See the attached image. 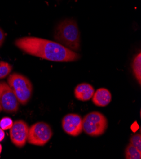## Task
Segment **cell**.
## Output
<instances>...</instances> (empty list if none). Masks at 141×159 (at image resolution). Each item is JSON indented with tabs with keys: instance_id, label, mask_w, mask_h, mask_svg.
<instances>
[{
	"instance_id": "obj_11",
	"label": "cell",
	"mask_w": 141,
	"mask_h": 159,
	"mask_svg": "<svg viewBox=\"0 0 141 159\" xmlns=\"http://www.w3.org/2000/svg\"><path fill=\"white\" fill-rule=\"evenodd\" d=\"M133 74L139 84L141 83V53L137 54L132 63Z\"/></svg>"
},
{
	"instance_id": "obj_3",
	"label": "cell",
	"mask_w": 141,
	"mask_h": 159,
	"mask_svg": "<svg viewBox=\"0 0 141 159\" xmlns=\"http://www.w3.org/2000/svg\"><path fill=\"white\" fill-rule=\"evenodd\" d=\"M7 83L13 90L19 103L26 105L32 97L33 86L25 75L19 74H11L7 79Z\"/></svg>"
},
{
	"instance_id": "obj_16",
	"label": "cell",
	"mask_w": 141,
	"mask_h": 159,
	"mask_svg": "<svg viewBox=\"0 0 141 159\" xmlns=\"http://www.w3.org/2000/svg\"><path fill=\"white\" fill-rule=\"evenodd\" d=\"M5 39V35L3 29L2 28H0V47H1Z\"/></svg>"
},
{
	"instance_id": "obj_6",
	"label": "cell",
	"mask_w": 141,
	"mask_h": 159,
	"mask_svg": "<svg viewBox=\"0 0 141 159\" xmlns=\"http://www.w3.org/2000/svg\"><path fill=\"white\" fill-rule=\"evenodd\" d=\"M19 102L8 84L0 82V105L6 113H16L19 108Z\"/></svg>"
},
{
	"instance_id": "obj_8",
	"label": "cell",
	"mask_w": 141,
	"mask_h": 159,
	"mask_svg": "<svg viewBox=\"0 0 141 159\" xmlns=\"http://www.w3.org/2000/svg\"><path fill=\"white\" fill-rule=\"evenodd\" d=\"M62 128L70 136H79L82 131V119L76 114H67L62 120Z\"/></svg>"
},
{
	"instance_id": "obj_19",
	"label": "cell",
	"mask_w": 141,
	"mask_h": 159,
	"mask_svg": "<svg viewBox=\"0 0 141 159\" xmlns=\"http://www.w3.org/2000/svg\"><path fill=\"white\" fill-rule=\"evenodd\" d=\"M2 110V107H1V105H0V112H1V111Z\"/></svg>"
},
{
	"instance_id": "obj_17",
	"label": "cell",
	"mask_w": 141,
	"mask_h": 159,
	"mask_svg": "<svg viewBox=\"0 0 141 159\" xmlns=\"http://www.w3.org/2000/svg\"><path fill=\"white\" fill-rule=\"evenodd\" d=\"M5 134L2 128H0V142L3 140V139L5 138Z\"/></svg>"
},
{
	"instance_id": "obj_7",
	"label": "cell",
	"mask_w": 141,
	"mask_h": 159,
	"mask_svg": "<svg viewBox=\"0 0 141 159\" xmlns=\"http://www.w3.org/2000/svg\"><path fill=\"white\" fill-rule=\"evenodd\" d=\"M29 128L28 124L22 120H16L13 122L10 129V139L13 145L19 148H22L25 145Z\"/></svg>"
},
{
	"instance_id": "obj_5",
	"label": "cell",
	"mask_w": 141,
	"mask_h": 159,
	"mask_svg": "<svg viewBox=\"0 0 141 159\" xmlns=\"http://www.w3.org/2000/svg\"><path fill=\"white\" fill-rule=\"evenodd\" d=\"M53 136L50 125L44 122H38L29 127L27 141L29 144L44 146Z\"/></svg>"
},
{
	"instance_id": "obj_10",
	"label": "cell",
	"mask_w": 141,
	"mask_h": 159,
	"mask_svg": "<svg viewBox=\"0 0 141 159\" xmlns=\"http://www.w3.org/2000/svg\"><path fill=\"white\" fill-rule=\"evenodd\" d=\"M95 89L88 83H81L77 85L74 90L75 98L82 102H86L92 98Z\"/></svg>"
},
{
	"instance_id": "obj_4",
	"label": "cell",
	"mask_w": 141,
	"mask_h": 159,
	"mask_svg": "<svg viewBox=\"0 0 141 159\" xmlns=\"http://www.w3.org/2000/svg\"><path fill=\"white\" fill-rule=\"evenodd\" d=\"M108 128L106 117L99 112H92L82 119V131L90 136L103 134Z\"/></svg>"
},
{
	"instance_id": "obj_1",
	"label": "cell",
	"mask_w": 141,
	"mask_h": 159,
	"mask_svg": "<svg viewBox=\"0 0 141 159\" xmlns=\"http://www.w3.org/2000/svg\"><path fill=\"white\" fill-rule=\"evenodd\" d=\"M16 46L24 53L55 62H70L77 60L80 55L65 46L48 39L25 36L15 41Z\"/></svg>"
},
{
	"instance_id": "obj_12",
	"label": "cell",
	"mask_w": 141,
	"mask_h": 159,
	"mask_svg": "<svg viewBox=\"0 0 141 159\" xmlns=\"http://www.w3.org/2000/svg\"><path fill=\"white\" fill-rule=\"evenodd\" d=\"M125 157L127 159H140L141 151L130 143L125 148Z\"/></svg>"
},
{
	"instance_id": "obj_9",
	"label": "cell",
	"mask_w": 141,
	"mask_h": 159,
	"mask_svg": "<svg viewBox=\"0 0 141 159\" xmlns=\"http://www.w3.org/2000/svg\"><path fill=\"white\" fill-rule=\"evenodd\" d=\"M112 99V94L108 89L101 88L95 91L92 97V102L98 107H104L111 102Z\"/></svg>"
},
{
	"instance_id": "obj_18",
	"label": "cell",
	"mask_w": 141,
	"mask_h": 159,
	"mask_svg": "<svg viewBox=\"0 0 141 159\" xmlns=\"http://www.w3.org/2000/svg\"><path fill=\"white\" fill-rule=\"evenodd\" d=\"M2 151V145L0 144V154H1Z\"/></svg>"
},
{
	"instance_id": "obj_15",
	"label": "cell",
	"mask_w": 141,
	"mask_h": 159,
	"mask_svg": "<svg viewBox=\"0 0 141 159\" xmlns=\"http://www.w3.org/2000/svg\"><path fill=\"white\" fill-rule=\"evenodd\" d=\"M13 124V122L10 118L7 117H3L0 120V128L3 130H8L11 128Z\"/></svg>"
},
{
	"instance_id": "obj_13",
	"label": "cell",
	"mask_w": 141,
	"mask_h": 159,
	"mask_svg": "<svg viewBox=\"0 0 141 159\" xmlns=\"http://www.w3.org/2000/svg\"><path fill=\"white\" fill-rule=\"evenodd\" d=\"M12 70V66L10 63L2 61H0V79L7 77Z\"/></svg>"
},
{
	"instance_id": "obj_14",
	"label": "cell",
	"mask_w": 141,
	"mask_h": 159,
	"mask_svg": "<svg viewBox=\"0 0 141 159\" xmlns=\"http://www.w3.org/2000/svg\"><path fill=\"white\" fill-rule=\"evenodd\" d=\"M130 143L141 151V135L140 133L133 135L130 139Z\"/></svg>"
},
{
	"instance_id": "obj_2",
	"label": "cell",
	"mask_w": 141,
	"mask_h": 159,
	"mask_svg": "<svg viewBox=\"0 0 141 159\" xmlns=\"http://www.w3.org/2000/svg\"><path fill=\"white\" fill-rule=\"evenodd\" d=\"M55 39L57 43L73 51H79L81 47V34L76 22L66 19L56 27Z\"/></svg>"
}]
</instances>
